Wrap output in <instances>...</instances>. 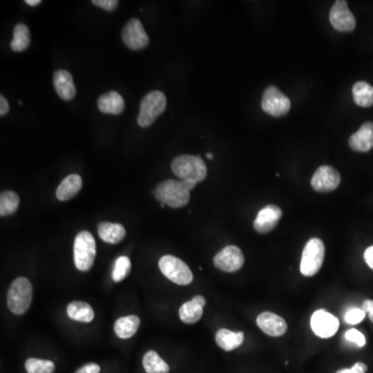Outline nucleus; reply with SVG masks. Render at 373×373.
<instances>
[{"label": "nucleus", "instance_id": "nucleus-1", "mask_svg": "<svg viewBox=\"0 0 373 373\" xmlns=\"http://www.w3.org/2000/svg\"><path fill=\"white\" fill-rule=\"evenodd\" d=\"M196 186L191 180H166L160 183L153 190V196L165 205L180 209L188 205L190 191Z\"/></svg>", "mask_w": 373, "mask_h": 373}, {"label": "nucleus", "instance_id": "nucleus-2", "mask_svg": "<svg viewBox=\"0 0 373 373\" xmlns=\"http://www.w3.org/2000/svg\"><path fill=\"white\" fill-rule=\"evenodd\" d=\"M171 169L180 180H191L196 184L202 182L207 174V165L199 156H178L171 163Z\"/></svg>", "mask_w": 373, "mask_h": 373}, {"label": "nucleus", "instance_id": "nucleus-3", "mask_svg": "<svg viewBox=\"0 0 373 373\" xmlns=\"http://www.w3.org/2000/svg\"><path fill=\"white\" fill-rule=\"evenodd\" d=\"M33 301V286L27 278L13 280L8 293V306L16 315H22L28 310Z\"/></svg>", "mask_w": 373, "mask_h": 373}, {"label": "nucleus", "instance_id": "nucleus-4", "mask_svg": "<svg viewBox=\"0 0 373 373\" xmlns=\"http://www.w3.org/2000/svg\"><path fill=\"white\" fill-rule=\"evenodd\" d=\"M96 241L87 230L79 232L74 242V262L81 272H87L92 268L96 259Z\"/></svg>", "mask_w": 373, "mask_h": 373}, {"label": "nucleus", "instance_id": "nucleus-5", "mask_svg": "<svg viewBox=\"0 0 373 373\" xmlns=\"http://www.w3.org/2000/svg\"><path fill=\"white\" fill-rule=\"evenodd\" d=\"M325 247L322 239L312 237L307 242L301 259L300 270L302 275L312 277L320 272L325 261Z\"/></svg>", "mask_w": 373, "mask_h": 373}, {"label": "nucleus", "instance_id": "nucleus-6", "mask_svg": "<svg viewBox=\"0 0 373 373\" xmlns=\"http://www.w3.org/2000/svg\"><path fill=\"white\" fill-rule=\"evenodd\" d=\"M166 105V97L160 90H153L146 94L140 103L138 124L142 128H148L165 112Z\"/></svg>", "mask_w": 373, "mask_h": 373}, {"label": "nucleus", "instance_id": "nucleus-7", "mask_svg": "<svg viewBox=\"0 0 373 373\" xmlns=\"http://www.w3.org/2000/svg\"><path fill=\"white\" fill-rule=\"evenodd\" d=\"M163 275L178 286H189L193 281V274L182 259L173 255H164L159 261Z\"/></svg>", "mask_w": 373, "mask_h": 373}, {"label": "nucleus", "instance_id": "nucleus-8", "mask_svg": "<svg viewBox=\"0 0 373 373\" xmlns=\"http://www.w3.org/2000/svg\"><path fill=\"white\" fill-rule=\"evenodd\" d=\"M261 108L264 112L274 117H284L291 110V99L279 88L271 85L264 90Z\"/></svg>", "mask_w": 373, "mask_h": 373}, {"label": "nucleus", "instance_id": "nucleus-9", "mask_svg": "<svg viewBox=\"0 0 373 373\" xmlns=\"http://www.w3.org/2000/svg\"><path fill=\"white\" fill-rule=\"evenodd\" d=\"M245 257L241 249L237 246H226L214 257V264L218 270L226 273H234L243 268Z\"/></svg>", "mask_w": 373, "mask_h": 373}, {"label": "nucleus", "instance_id": "nucleus-10", "mask_svg": "<svg viewBox=\"0 0 373 373\" xmlns=\"http://www.w3.org/2000/svg\"><path fill=\"white\" fill-rule=\"evenodd\" d=\"M121 38L126 46L132 50H142L148 47L149 38L141 21L136 18L129 20L121 31Z\"/></svg>", "mask_w": 373, "mask_h": 373}, {"label": "nucleus", "instance_id": "nucleus-11", "mask_svg": "<svg viewBox=\"0 0 373 373\" xmlns=\"http://www.w3.org/2000/svg\"><path fill=\"white\" fill-rule=\"evenodd\" d=\"M310 325L313 333L323 339L331 338L339 329L338 318L325 309H320L312 314Z\"/></svg>", "mask_w": 373, "mask_h": 373}, {"label": "nucleus", "instance_id": "nucleus-12", "mask_svg": "<svg viewBox=\"0 0 373 373\" xmlns=\"http://www.w3.org/2000/svg\"><path fill=\"white\" fill-rule=\"evenodd\" d=\"M330 23L341 33H350L356 28V18L348 9L347 2L339 0L332 6L330 12Z\"/></svg>", "mask_w": 373, "mask_h": 373}, {"label": "nucleus", "instance_id": "nucleus-13", "mask_svg": "<svg viewBox=\"0 0 373 373\" xmlns=\"http://www.w3.org/2000/svg\"><path fill=\"white\" fill-rule=\"evenodd\" d=\"M341 182L340 173L334 167L323 165L318 168L311 178V187L320 193L334 191Z\"/></svg>", "mask_w": 373, "mask_h": 373}, {"label": "nucleus", "instance_id": "nucleus-14", "mask_svg": "<svg viewBox=\"0 0 373 373\" xmlns=\"http://www.w3.org/2000/svg\"><path fill=\"white\" fill-rule=\"evenodd\" d=\"M282 217V210L278 205H269L257 214L253 227L259 234H269L275 229Z\"/></svg>", "mask_w": 373, "mask_h": 373}, {"label": "nucleus", "instance_id": "nucleus-15", "mask_svg": "<svg viewBox=\"0 0 373 373\" xmlns=\"http://www.w3.org/2000/svg\"><path fill=\"white\" fill-rule=\"evenodd\" d=\"M256 323L264 334L271 337L283 336L287 332V323L284 318L273 312H262L257 316Z\"/></svg>", "mask_w": 373, "mask_h": 373}, {"label": "nucleus", "instance_id": "nucleus-16", "mask_svg": "<svg viewBox=\"0 0 373 373\" xmlns=\"http://www.w3.org/2000/svg\"><path fill=\"white\" fill-rule=\"evenodd\" d=\"M350 148L358 153H367L373 148V123L367 121L362 124L358 132L352 134L348 140Z\"/></svg>", "mask_w": 373, "mask_h": 373}, {"label": "nucleus", "instance_id": "nucleus-17", "mask_svg": "<svg viewBox=\"0 0 373 373\" xmlns=\"http://www.w3.org/2000/svg\"><path fill=\"white\" fill-rule=\"evenodd\" d=\"M205 303L207 301L205 297L200 295L195 296L189 302L184 303L178 310L180 320L189 325L199 322L202 318Z\"/></svg>", "mask_w": 373, "mask_h": 373}, {"label": "nucleus", "instance_id": "nucleus-18", "mask_svg": "<svg viewBox=\"0 0 373 373\" xmlns=\"http://www.w3.org/2000/svg\"><path fill=\"white\" fill-rule=\"evenodd\" d=\"M53 85L55 92L63 101H71L76 96L73 76L65 70H60L53 74Z\"/></svg>", "mask_w": 373, "mask_h": 373}, {"label": "nucleus", "instance_id": "nucleus-19", "mask_svg": "<svg viewBox=\"0 0 373 373\" xmlns=\"http://www.w3.org/2000/svg\"><path fill=\"white\" fill-rule=\"evenodd\" d=\"M98 107L99 112L105 114H121L124 109V98L119 92L112 90L99 97Z\"/></svg>", "mask_w": 373, "mask_h": 373}, {"label": "nucleus", "instance_id": "nucleus-20", "mask_svg": "<svg viewBox=\"0 0 373 373\" xmlns=\"http://www.w3.org/2000/svg\"><path fill=\"white\" fill-rule=\"evenodd\" d=\"M82 188V178L78 174H70L60 183L56 190V198L60 201L75 198Z\"/></svg>", "mask_w": 373, "mask_h": 373}, {"label": "nucleus", "instance_id": "nucleus-21", "mask_svg": "<svg viewBox=\"0 0 373 373\" xmlns=\"http://www.w3.org/2000/svg\"><path fill=\"white\" fill-rule=\"evenodd\" d=\"M98 234L102 241L115 245L123 241L126 237V229L119 223L102 222L98 226Z\"/></svg>", "mask_w": 373, "mask_h": 373}, {"label": "nucleus", "instance_id": "nucleus-22", "mask_svg": "<svg viewBox=\"0 0 373 373\" xmlns=\"http://www.w3.org/2000/svg\"><path fill=\"white\" fill-rule=\"evenodd\" d=\"M244 332H232L228 329H220L216 334V343L225 352H232L241 347L244 342Z\"/></svg>", "mask_w": 373, "mask_h": 373}, {"label": "nucleus", "instance_id": "nucleus-23", "mask_svg": "<svg viewBox=\"0 0 373 373\" xmlns=\"http://www.w3.org/2000/svg\"><path fill=\"white\" fill-rule=\"evenodd\" d=\"M67 313L69 318L75 322L90 323L94 318V312L92 306L81 301L70 303Z\"/></svg>", "mask_w": 373, "mask_h": 373}, {"label": "nucleus", "instance_id": "nucleus-24", "mask_svg": "<svg viewBox=\"0 0 373 373\" xmlns=\"http://www.w3.org/2000/svg\"><path fill=\"white\" fill-rule=\"evenodd\" d=\"M140 325V318L136 315L124 316L114 323V332L121 339H129L136 334Z\"/></svg>", "mask_w": 373, "mask_h": 373}, {"label": "nucleus", "instance_id": "nucleus-25", "mask_svg": "<svg viewBox=\"0 0 373 373\" xmlns=\"http://www.w3.org/2000/svg\"><path fill=\"white\" fill-rule=\"evenodd\" d=\"M352 96L357 105L368 108L373 105V87L364 81H359L352 87Z\"/></svg>", "mask_w": 373, "mask_h": 373}, {"label": "nucleus", "instance_id": "nucleus-26", "mask_svg": "<svg viewBox=\"0 0 373 373\" xmlns=\"http://www.w3.org/2000/svg\"><path fill=\"white\" fill-rule=\"evenodd\" d=\"M144 369L146 373H168L169 366L155 350H148L144 357Z\"/></svg>", "mask_w": 373, "mask_h": 373}, {"label": "nucleus", "instance_id": "nucleus-27", "mask_svg": "<svg viewBox=\"0 0 373 373\" xmlns=\"http://www.w3.org/2000/svg\"><path fill=\"white\" fill-rule=\"evenodd\" d=\"M29 44H31V33L28 27L23 23L16 25L11 48L15 52H22L28 48Z\"/></svg>", "mask_w": 373, "mask_h": 373}, {"label": "nucleus", "instance_id": "nucleus-28", "mask_svg": "<svg viewBox=\"0 0 373 373\" xmlns=\"http://www.w3.org/2000/svg\"><path fill=\"white\" fill-rule=\"evenodd\" d=\"M20 198L13 191H4L0 194V216H10L17 211Z\"/></svg>", "mask_w": 373, "mask_h": 373}, {"label": "nucleus", "instance_id": "nucleus-29", "mask_svg": "<svg viewBox=\"0 0 373 373\" xmlns=\"http://www.w3.org/2000/svg\"><path fill=\"white\" fill-rule=\"evenodd\" d=\"M25 369L27 373H54L55 365L52 361L31 358L25 362Z\"/></svg>", "mask_w": 373, "mask_h": 373}, {"label": "nucleus", "instance_id": "nucleus-30", "mask_svg": "<svg viewBox=\"0 0 373 373\" xmlns=\"http://www.w3.org/2000/svg\"><path fill=\"white\" fill-rule=\"evenodd\" d=\"M131 270V261L128 256H119L115 261L114 268H113L112 279L115 282L123 281L124 278L129 275Z\"/></svg>", "mask_w": 373, "mask_h": 373}, {"label": "nucleus", "instance_id": "nucleus-31", "mask_svg": "<svg viewBox=\"0 0 373 373\" xmlns=\"http://www.w3.org/2000/svg\"><path fill=\"white\" fill-rule=\"evenodd\" d=\"M365 311L360 308H350L345 314V323L348 325H358L365 318Z\"/></svg>", "mask_w": 373, "mask_h": 373}, {"label": "nucleus", "instance_id": "nucleus-32", "mask_svg": "<svg viewBox=\"0 0 373 373\" xmlns=\"http://www.w3.org/2000/svg\"><path fill=\"white\" fill-rule=\"evenodd\" d=\"M345 339L348 342L355 343L358 345L359 347H363L366 345L365 336L363 333L356 329L348 330L347 333L345 334Z\"/></svg>", "mask_w": 373, "mask_h": 373}, {"label": "nucleus", "instance_id": "nucleus-33", "mask_svg": "<svg viewBox=\"0 0 373 373\" xmlns=\"http://www.w3.org/2000/svg\"><path fill=\"white\" fill-rule=\"evenodd\" d=\"M119 2L117 0H92V4H94L107 12H112L119 6Z\"/></svg>", "mask_w": 373, "mask_h": 373}, {"label": "nucleus", "instance_id": "nucleus-34", "mask_svg": "<svg viewBox=\"0 0 373 373\" xmlns=\"http://www.w3.org/2000/svg\"><path fill=\"white\" fill-rule=\"evenodd\" d=\"M367 369L368 368L366 364L358 362V363L355 364L352 367L343 368V369L338 370V372L335 373H366L367 372Z\"/></svg>", "mask_w": 373, "mask_h": 373}, {"label": "nucleus", "instance_id": "nucleus-35", "mask_svg": "<svg viewBox=\"0 0 373 373\" xmlns=\"http://www.w3.org/2000/svg\"><path fill=\"white\" fill-rule=\"evenodd\" d=\"M99 370H101V368H99L98 364L90 363L79 368L76 373H99Z\"/></svg>", "mask_w": 373, "mask_h": 373}, {"label": "nucleus", "instance_id": "nucleus-36", "mask_svg": "<svg viewBox=\"0 0 373 373\" xmlns=\"http://www.w3.org/2000/svg\"><path fill=\"white\" fill-rule=\"evenodd\" d=\"M362 309L365 311V313L368 314L369 316L370 320L373 323V301L372 300H365L362 304Z\"/></svg>", "mask_w": 373, "mask_h": 373}, {"label": "nucleus", "instance_id": "nucleus-37", "mask_svg": "<svg viewBox=\"0 0 373 373\" xmlns=\"http://www.w3.org/2000/svg\"><path fill=\"white\" fill-rule=\"evenodd\" d=\"M364 259H365L367 266L373 270V246L366 249L365 252H364Z\"/></svg>", "mask_w": 373, "mask_h": 373}, {"label": "nucleus", "instance_id": "nucleus-38", "mask_svg": "<svg viewBox=\"0 0 373 373\" xmlns=\"http://www.w3.org/2000/svg\"><path fill=\"white\" fill-rule=\"evenodd\" d=\"M10 110V105H9L8 99L4 98V96L0 97V115L4 117Z\"/></svg>", "mask_w": 373, "mask_h": 373}, {"label": "nucleus", "instance_id": "nucleus-39", "mask_svg": "<svg viewBox=\"0 0 373 373\" xmlns=\"http://www.w3.org/2000/svg\"><path fill=\"white\" fill-rule=\"evenodd\" d=\"M25 4H28L29 6H38L42 4V1L40 0H26Z\"/></svg>", "mask_w": 373, "mask_h": 373}, {"label": "nucleus", "instance_id": "nucleus-40", "mask_svg": "<svg viewBox=\"0 0 373 373\" xmlns=\"http://www.w3.org/2000/svg\"><path fill=\"white\" fill-rule=\"evenodd\" d=\"M207 159L212 160L214 156H212V153H207Z\"/></svg>", "mask_w": 373, "mask_h": 373}]
</instances>
